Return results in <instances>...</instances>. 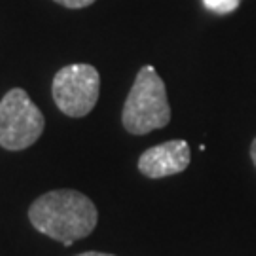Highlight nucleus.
Wrapping results in <instances>:
<instances>
[{"label": "nucleus", "mask_w": 256, "mask_h": 256, "mask_svg": "<svg viewBox=\"0 0 256 256\" xmlns=\"http://www.w3.org/2000/svg\"><path fill=\"white\" fill-rule=\"evenodd\" d=\"M28 218L38 232L68 247L92 234L99 214L93 202L84 194L76 190H54L32 203Z\"/></svg>", "instance_id": "1"}, {"label": "nucleus", "mask_w": 256, "mask_h": 256, "mask_svg": "<svg viewBox=\"0 0 256 256\" xmlns=\"http://www.w3.org/2000/svg\"><path fill=\"white\" fill-rule=\"evenodd\" d=\"M124 128L133 135H146L171 122L165 84L154 66H142L124 106Z\"/></svg>", "instance_id": "2"}, {"label": "nucleus", "mask_w": 256, "mask_h": 256, "mask_svg": "<svg viewBox=\"0 0 256 256\" xmlns=\"http://www.w3.org/2000/svg\"><path fill=\"white\" fill-rule=\"evenodd\" d=\"M46 128L40 112L25 90H12L0 101V146L6 150H25L42 137Z\"/></svg>", "instance_id": "3"}, {"label": "nucleus", "mask_w": 256, "mask_h": 256, "mask_svg": "<svg viewBox=\"0 0 256 256\" xmlns=\"http://www.w3.org/2000/svg\"><path fill=\"white\" fill-rule=\"evenodd\" d=\"M101 76L92 64H68L54 78V99L70 118H84L99 101Z\"/></svg>", "instance_id": "4"}, {"label": "nucleus", "mask_w": 256, "mask_h": 256, "mask_svg": "<svg viewBox=\"0 0 256 256\" xmlns=\"http://www.w3.org/2000/svg\"><path fill=\"white\" fill-rule=\"evenodd\" d=\"M192 154L186 140H169L146 150L138 160V171L148 178H164L182 173L190 165Z\"/></svg>", "instance_id": "5"}, {"label": "nucleus", "mask_w": 256, "mask_h": 256, "mask_svg": "<svg viewBox=\"0 0 256 256\" xmlns=\"http://www.w3.org/2000/svg\"><path fill=\"white\" fill-rule=\"evenodd\" d=\"M203 4L214 12V14H220V16H226V14H232L239 8L241 0H203Z\"/></svg>", "instance_id": "6"}, {"label": "nucleus", "mask_w": 256, "mask_h": 256, "mask_svg": "<svg viewBox=\"0 0 256 256\" xmlns=\"http://www.w3.org/2000/svg\"><path fill=\"white\" fill-rule=\"evenodd\" d=\"M57 4H61L64 8H70V10H82V8H88V6H92L95 0H54Z\"/></svg>", "instance_id": "7"}, {"label": "nucleus", "mask_w": 256, "mask_h": 256, "mask_svg": "<svg viewBox=\"0 0 256 256\" xmlns=\"http://www.w3.org/2000/svg\"><path fill=\"white\" fill-rule=\"evenodd\" d=\"M250 156H252V162H254V167H256V138L254 142H252V146H250Z\"/></svg>", "instance_id": "8"}, {"label": "nucleus", "mask_w": 256, "mask_h": 256, "mask_svg": "<svg viewBox=\"0 0 256 256\" xmlns=\"http://www.w3.org/2000/svg\"><path fill=\"white\" fill-rule=\"evenodd\" d=\"M80 256H112V254H104V252H84Z\"/></svg>", "instance_id": "9"}]
</instances>
